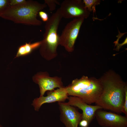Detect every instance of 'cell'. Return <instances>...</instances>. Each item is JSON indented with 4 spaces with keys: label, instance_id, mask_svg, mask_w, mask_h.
<instances>
[{
    "label": "cell",
    "instance_id": "obj_16",
    "mask_svg": "<svg viewBox=\"0 0 127 127\" xmlns=\"http://www.w3.org/2000/svg\"><path fill=\"white\" fill-rule=\"evenodd\" d=\"M122 113H124L125 116H127V86L125 88V100Z\"/></svg>",
    "mask_w": 127,
    "mask_h": 127
},
{
    "label": "cell",
    "instance_id": "obj_21",
    "mask_svg": "<svg viewBox=\"0 0 127 127\" xmlns=\"http://www.w3.org/2000/svg\"></svg>",
    "mask_w": 127,
    "mask_h": 127
},
{
    "label": "cell",
    "instance_id": "obj_10",
    "mask_svg": "<svg viewBox=\"0 0 127 127\" xmlns=\"http://www.w3.org/2000/svg\"><path fill=\"white\" fill-rule=\"evenodd\" d=\"M47 96L35 98L32 104L36 111H38L42 105L56 102H64L68 97L66 87L58 88L56 90L48 91Z\"/></svg>",
    "mask_w": 127,
    "mask_h": 127
},
{
    "label": "cell",
    "instance_id": "obj_6",
    "mask_svg": "<svg viewBox=\"0 0 127 127\" xmlns=\"http://www.w3.org/2000/svg\"><path fill=\"white\" fill-rule=\"evenodd\" d=\"M62 17L66 19L87 18L90 12L81 0H65L60 8Z\"/></svg>",
    "mask_w": 127,
    "mask_h": 127
},
{
    "label": "cell",
    "instance_id": "obj_17",
    "mask_svg": "<svg viewBox=\"0 0 127 127\" xmlns=\"http://www.w3.org/2000/svg\"><path fill=\"white\" fill-rule=\"evenodd\" d=\"M39 16L44 22H47L49 18L48 14L45 12L41 11L38 12Z\"/></svg>",
    "mask_w": 127,
    "mask_h": 127
},
{
    "label": "cell",
    "instance_id": "obj_11",
    "mask_svg": "<svg viewBox=\"0 0 127 127\" xmlns=\"http://www.w3.org/2000/svg\"><path fill=\"white\" fill-rule=\"evenodd\" d=\"M68 101L66 103L71 106L77 107L83 111L82 120L87 121L89 125L94 119L95 112L98 110L102 109L101 107L96 105L88 104L82 99L77 97H68Z\"/></svg>",
    "mask_w": 127,
    "mask_h": 127
},
{
    "label": "cell",
    "instance_id": "obj_1",
    "mask_svg": "<svg viewBox=\"0 0 127 127\" xmlns=\"http://www.w3.org/2000/svg\"><path fill=\"white\" fill-rule=\"evenodd\" d=\"M102 88L101 94L95 103L104 110L119 114L122 113L126 83L113 73L107 74L99 79Z\"/></svg>",
    "mask_w": 127,
    "mask_h": 127
},
{
    "label": "cell",
    "instance_id": "obj_19",
    "mask_svg": "<svg viewBox=\"0 0 127 127\" xmlns=\"http://www.w3.org/2000/svg\"><path fill=\"white\" fill-rule=\"evenodd\" d=\"M127 43V38L126 39L125 41L121 44H118L116 45V50H119L120 48L123 45Z\"/></svg>",
    "mask_w": 127,
    "mask_h": 127
},
{
    "label": "cell",
    "instance_id": "obj_12",
    "mask_svg": "<svg viewBox=\"0 0 127 127\" xmlns=\"http://www.w3.org/2000/svg\"><path fill=\"white\" fill-rule=\"evenodd\" d=\"M41 41L31 43H26L18 48L15 58L25 56L31 53L35 49L40 46Z\"/></svg>",
    "mask_w": 127,
    "mask_h": 127
},
{
    "label": "cell",
    "instance_id": "obj_15",
    "mask_svg": "<svg viewBox=\"0 0 127 127\" xmlns=\"http://www.w3.org/2000/svg\"><path fill=\"white\" fill-rule=\"evenodd\" d=\"M45 3L48 6L50 11H53L56 9V5H59V2L56 0H45Z\"/></svg>",
    "mask_w": 127,
    "mask_h": 127
},
{
    "label": "cell",
    "instance_id": "obj_5",
    "mask_svg": "<svg viewBox=\"0 0 127 127\" xmlns=\"http://www.w3.org/2000/svg\"><path fill=\"white\" fill-rule=\"evenodd\" d=\"M84 19L76 18L67 24L59 37V44L67 51L74 50L75 44Z\"/></svg>",
    "mask_w": 127,
    "mask_h": 127
},
{
    "label": "cell",
    "instance_id": "obj_3",
    "mask_svg": "<svg viewBox=\"0 0 127 127\" xmlns=\"http://www.w3.org/2000/svg\"><path fill=\"white\" fill-rule=\"evenodd\" d=\"M66 87L68 96L79 98L89 105L96 102L102 90L99 79L84 76L73 80Z\"/></svg>",
    "mask_w": 127,
    "mask_h": 127
},
{
    "label": "cell",
    "instance_id": "obj_18",
    "mask_svg": "<svg viewBox=\"0 0 127 127\" xmlns=\"http://www.w3.org/2000/svg\"><path fill=\"white\" fill-rule=\"evenodd\" d=\"M25 0H9V5L11 6L19 5L24 3Z\"/></svg>",
    "mask_w": 127,
    "mask_h": 127
},
{
    "label": "cell",
    "instance_id": "obj_7",
    "mask_svg": "<svg viewBox=\"0 0 127 127\" xmlns=\"http://www.w3.org/2000/svg\"><path fill=\"white\" fill-rule=\"evenodd\" d=\"M102 109L98 110L95 117L100 126L108 127H127V116L108 112Z\"/></svg>",
    "mask_w": 127,
    "mask_h": 127
},
{
    "label": "cell",
    "instance_id": "obj_8",
    "mask_svg": "<svg viewBox=\"0 0 127 127\" xmlns=\"http://www.w3.org/2000/svg\"><path fill=\"white\" fill-rule=\"evenodd\" d=\"M32 79L33 81L39 86L40 96H44L47 91L53 90L56 88L64 87L61 78L57 76H50L46 72L37 73L33 76Z\"/></svg>",
    "mask_w": 127,
    "mask_h": 127
},
{
    "label": "cell",
    "instance_id": "obj_2",
    "mask_svg": "<svg viewBox=\"0 0 127 127\" xmlns=\"http://www.w3.org/2000/svg\"><path fill=\"white\" fill-rule=\"evenodd\" d=\"M47 6L36 1L26 0L22 4L8 8L1 17L16 23L28 25L40 26L42 22L37 19L38 12Z\"/></svg>",
    "mask_w": 127,
    "mask_h": 127
},
{
    "label": "cell",
    "instance_id": "obj_14",
    "mask_svg": "<svg viewBox=\"0 0 127 127\" xmlns=\"http://www.w3.org/2000/svg\"><path fill=\"white\" fill-rule=\"evenodd\" d=\"M9 6V0H0V17Z\"/></svg>",
    "mask_w": 127,
    "mask_h": 127
},
{
    "label": "cell",
    "instance_id": "obj_9",
    "mask_svg": "<svg viewBox=\"0 0 127 127\" xmlns=\"http://www.w3.org/2000/svg\"><path fill=\"white\" fill-rule=\"evenodd\" d=\"M60 118L66 127H78L82 118V114L74 106L66 103L58 102Z\"/></svg>",
    "mask_w": 127,
    "mask_h": 127
},
{
    "label": "cell",
    "instance_id": "obj_4",
    "mask_svg": "<svg viewBox=\"0 0 127 127\" xmlns=\"http://www.w3.org/2000/svg\"><path fill=\"white\" fill-rule=\"evenodd\" d=\"M60 8L53 13L46 22L43 40L41 41L40 52L47 60H50L57 55L59 36L57 32L62 18Z\"/></svg>",
    "mask_w": 127,
    "mask_h": 127
},
{
    "label": "cell",
    "instance_id": "obj_13",
    "mask_svg": "<svg viewBox=\"0 0 127 127\" xmlns=\"http://www.w3.org/2000/svg\"><path fill=\"white\" fill-rule=\"evenodd\" d=\"M85 8L89 12L92 11L94 13L96 12V5L100 4L99 0H83Z\"/></svg>",
    "mask_w": 127,
    "mask_h": 127
},
{
    "label": "cell",
    "instance_id": "obj_20",
    "mask_svg": "<svg viewBox=\"0 0 127 127\" xmlns=\"http://www.w3.org/2000/svg\"><path fill=\"white\" fill-rule=\"evenodd\" d=\"M0 127H3L0 124Z\"/></svg>",
    "mask_w": 127,
    "mask_h": 127
}]
</instances>
